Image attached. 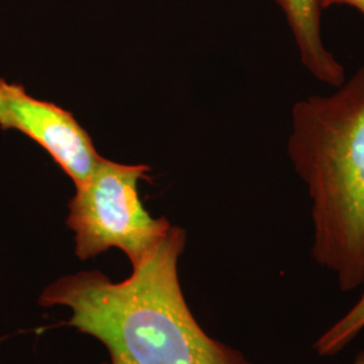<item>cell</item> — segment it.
<instances>
[{
  "label": "cell",
  "mask_w": 364,
  "mask_h": 364,
  "mask_svg": "<svg viewBox=\"0 0 364 364\" xmlns=\"http://www.w3.org/2000/svg\"><path fill=\"white\" fill-rule=\"evenodd\" d=\"M185 243V231L170 227L127 279L66 275L43 290L39 304L68 306L72 317L64 324L100 340L111 356L105 364H252L208 336L188 308L178 279Z\"/></svg>",
  "instance_id": "obj_1"
},
{
  "label": "cell",
  "mask_w": 364,
  "mask_h": 364,
  "mask_svg": "<svg viewBox=\"0 0 364 364\" xmlns=\"http://www.w3.org/2000/svg\"><path fill=\"white\" fill-rule=\"evenodd\" d=\"M291 107L287 156L312 201V257L348 293L364 284V66Z\"/></svg>",
  "instance_id": "obj_2"
},
{
  "label": "cell",
  "mask_w": 364,
  "mask_h": 364,
  "mask_svg": "<svg viewBox=\"0 0 364 364\" xmlns=\"http://www.w3.org/2000/svg\"><path fill=\"white\" fill-rule=\"evenodd\" d=\"M149 171L146 165L102 158L91 177L76 188L66 224L75 232L80 259L115 247L129 257L134 269L154 252L171 225L165 218H151L141 201L138 183L150 180Z\"/></svg>",
  "instance_id": "obj_3"
},
{
  "label": "cell",
  "mask_w": 364,
  "mask_h": 364,
  "mask_svg": "<svg viewBox=\"0 0 364 364\" xmlns=\"http://www.w3.org/2000/svg\"><path fill=\"white\" fill-rule=\"evenodd\" d=\"M0 129L15 130L45 149L75 182L82 185L103 156L70 111L31 96L23 85L0 78Z\"/></svg>",
  "instance_id": "obj_4"
},
{
  "label": "cell",
  "mask_w": 364,
  "mask_h": 364,
  "mask_svg": "<svg viewBox=\"0 0 364 364\" xmlns=\"http://www.w3.org/2000/svg\"><path fill=\"white\" fill-rule=\"evenodd\" d=\"M275 3L285 15L299 63L306 72L321 84L340 87L347 78L346 69L324 42L320 0H275Z\"/></svg>",
  "instance_id": "obj_5"
},
{
  "label": "cell",
  "mask_w": 364,
  "mask_h": 364,
  "mask_svg": "<svg viewBox=\"0 0 364 364\" xmlns=\"http://www.w3.org/2000/svg\"><path fill=\"white\" fill-rule=\"evenodd\" d=\"M363 331L364 293L348 312L314 341L313 350L323 358L335 356L347 348Z\"/></svg>",
  "instance_id": "obj_6"
},
{
  "label": "cell",
  "mask_w": 364,
  "mask_h": 364,
  "mask_svg": "<svg viewBox=\"0 0 364 364\" xmlns=\"http://www.w3.org/2000/svg\"><path fill=\"white\" fill-rule=\"evenodd\" d=\"M320 6L323 10L333 6H348L364 15V0H320Z\"/></svg>",
  "instance_id": "obj_7"
},
{
  "label": "cell",
  "mask_w": 364,
  "mask_h": 364,
  "mask_svg": "<svg viewBox=\"0 0 364 364\" xmlns=\"http://www.w3.org/2000/svg\"><path fill=\"white\" fill-rule=\"evenodd\" d=\"M351 364H364V351L359 352Z\"/></svg>",
  "instance_id": "obj_8"
}]
</instances>
